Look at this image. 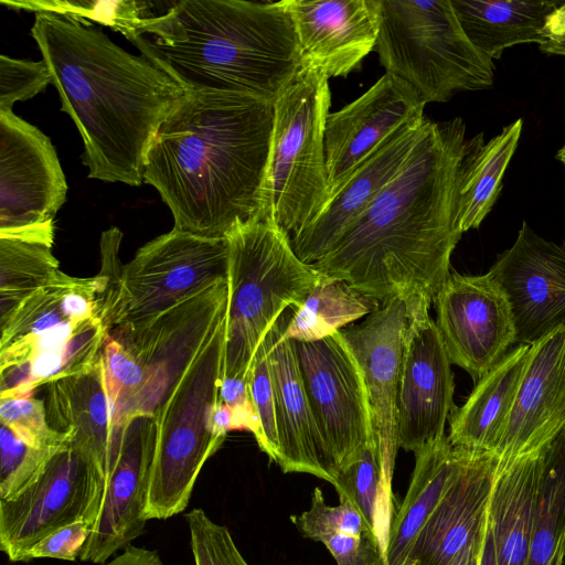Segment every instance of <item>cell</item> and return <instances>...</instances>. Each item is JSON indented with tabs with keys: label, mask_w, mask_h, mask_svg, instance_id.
Returning <instances> with one entry per match:
<instances>
[{
	"label": "cell",
	"mask_w": 565,
	"mask_h": 565,
	"mask_svg": "<svg viewBox=\"0 0 565 565\" xmlns=\"http://www.w3.org/2000/svg\"><path fill=\"white\" fill-rule=\"evenodd\" d=\"M466 147L461 118L428 120L401 170L312 267L381 306L397 298L406 307L431 305L462 235L457 200Z\"/></svg>",
	"instance_id": "obj_1"
},
{
	"label": "cell",
	"mask_w": 565,
	"mask_h": 565,
	"mask_svg": "<svg viewBox=\"0 0 565 565\" xmlns=\"http://www.w3.org/2000/svg\"><path fill=\"white\" fill-rule=\"evenodd\" d=\"M273 117V104L255 97L184 93L153 136L143 170L173 228L226 238L236 226L266 217Z\"/></svg>",
	"instance_id": "obj_2"
},
{
	"label": "cell",
	"mask_w": 565,
	"mask_h": 565,
	"mask_svg": "<svg viewBox=\"0 0 565 565\" xmlns=\"http://www.w3.org/2000/svg\"><path fill=\"white\" fill-rule=\"evenodd\" d=\"M31 34L61 110L83 139L88 178L141 185L150 142L183 89L143 55L73 17L38 12Z\"/></svg>",
	"instance_id": "obj_3"
},
{
	"label": "cell",
	"mask_w": 565,
	"mask_h": 565,
	"mask_svg": "<svg viewBox=\"0 0 565 565\" xmlns=\"http://www.w3.org/2000/svg\"><path fill=\"white\" fill-rule=\"evenodd\" d=\"M130 42L184 93L238 94L274 105L303 68L281 1H178L146 19Z\"/></svg>",
	"instance_id": "obj_4"
},
{
	"label": "cell",
	"mask_w": 565,
	"mask_h": 565,
	"mask_svg": "<svg viewBox=\"0 0 565 565\" xmlns=\"http://www.w3.org/2000/svg\"><path fill=\"white\" fill-rule=\"evenodd\" d=\"M227 308L223 377H246L255 353L280 316L298 308L321 279L295 253L290 235L257 217L227 236Z\"/></svg>",
	"instance_id": "obj_5"
},
{
	"label": "cell",
	"mask_w": 565,
	"mask_h": 565,
	"mask_svg": "<svg viewBox=\"0 0 565 565\" xmlns=\"http://www.w3.org/2000/svg\"><path fill=\"white\" fill-rule=\"evenodd\" d=\"M380 63L425 104L493 85L494 63L470 43L451 0H380Z\"/></svg>",
	"instance_id": "obj_6"
},
{
	"label": "cell",
	"mask_w": 565,
	"mask_h": 565,
	"mask_svg": "<svg viewBox=\"0 0 565 565\" xmlns=\"http://www.w3.org/2000/svg\"><path fill=\"white\" fill-rule=\"evenodd\" d=\"M225 319L156 412V449L146 520H166L189 503L206 460L223 444L211 424L223 377Z\"/></svg>",
	"instance_id": "obj_7"
},
{
	"label": "cell",
	"mask_w": 565,
	"mask_h": 565,
	"mask_svg": "<svg viewBox=\"0 0 565 565\" xmlns=\"http://www.w3.org/2000/svg\"><path fill=\"white\" fill-rule=\"evenodd\" d=\"M329 77L303 66L274 103L265 179V213L290 236L306 226L329 195L324 127Z\"/></svg>",
	"instance_id": "obj_8"
},
{
	"label": "cell",
	"mask_w": 565,
	"mask_h": 565,
	"mask_svg": "<svg viewBox=\"0 0 565 565\" xmlns=\"http://www.w3.org/2000/svg\"><path fill=\"white\" fill-rule=\"evenodd\" d=\"M226 238L172 228L140 247L122 267L105 322L109 330L159 313L220 279H227Z\"/></svg>",
	"instance_id": "obj_9"
},
{
	"label": "cell",
	"mask_w": 565,
	"mask_h": 565,
	"mask_svg": "<svg viewBox=\"0 0 565 565\" xmlns=\"http://www.w3.org/2000/svg\"><path fill=\"white\" fill-rule=\"evenodd\" d=\"M295 352L334 483L376 435L364 373L341 330Z\"/></svg>",
	"instance_id": "obj_10"
},
{
	"label": "cell",
	"mask_w": 565,
	"mask_h": 565,
	"mask_svg": "<svg viewBox=\"0 0 565 565\" xmlns=\"http://www.w3.org/2000/svg\"><path fill=\"white\" fill-rule=\"evenodd\" d=\"M226 308L227 279H220L159 313L109 330L145 373V390L135 417L154 416L224 319Z\"/></svg>",
	"instance_id": "obj_11"
},
{
	"label": "cell",
	"mask_w": 565,
	"mask_h": 565,
	"mask_svg": "<svg viewBox=\"0 0 565 565\" xmlns=\"http://www.w3.org/2000/svg\"><path fill=\"white\" fill-rule=\"evenodd\" d=\"M105 470L70 444L42 475L15 498L0 500V548L11 562L58 529L77 521L95 524L103 498Z\"/></svg>",
	"instance_id": "obj_12"
},
{
	"label": "cell",
	"mask_w": 565,
	"mask_h": 565,
	"mask_svg": "<svg viewBox=\"0 0 565 565\" xmlns=\"http://www.w3.org/2000/svg\"><path fill=\"white\" fill-rule=\"evenodd\" d=\"M156 436L151 416H136L114 428L100 509L81 561L103 565L143 533Z\"/></svg>",
	"instance_id": "obj_13"
},
{
	"label": "cell",
	"mask_w": 565,
	"mask_h": 565,
	"mask_svg": "<svg viewBox=\"0 0 565 565\" xmlns=\"http://www.w3.org/2000/svg\"><path fill=\"white\" fill-rule=\"evenodd\" d=\"M433 303L450 363L476 383L516 344L509 301L489 273H450Z\"/></svg>",
	"instance_id": "obj_14"
},
{
	"label": "cell",
	"mask_w": 565,
	"mask_h": 565,
	"mask_svg": "<svg viewBox=\"0 0 565 565\" xmlns=\"http://www.w3.org/2000/svg\"><path fill=\"white\" fill-rule=\"evenodd\" d=\"M429 307L424 302L406 307L397 428L398 447L413 452L446 436V422L456 407L451 363Z\"/></svg>",
	"instance_id": "obj_15"
},
{
	"label": "cell",
	"mask_w": 565,
	"mask_h": 565,
	"mask_svg": "<svg viewBox=\"0 0 565 565\" xmlns=\"http://www.w3.org/2000/svg\"><path fill=\"white\" fill-rule=\"evenodd\" d=\"M66 193L50 138L13 111L0 113V234L54 224Z\"/></svg>",
	"instance_id": "obj_16"
},
{
	"label": "cell",
	"mask_w": 565,
	"mask_h": 565,
	"mask_svg": "<svg viewBox=\"0 0 565 565\" xmlns=\"http://www.w3.org/2000/svg\"><path fill=\"white\" fill-rule=\"evenodd\" d=\"M488 273L507 296L516 344L532 345L565 327V241H547L523 221Z\"/></svg>",
	"instance_id": "obj_17"
},
{
	"label": "cell",
	"mask_w": 565,
	"mask_h": 565,
	"mask_svg": "<svg viewBox=\"0 0 565 565\" xmlns=\"http://www.w3.org/2000/svg\"><path fill=\"white\" fill-rule=\"evenodd\" d=\"M428 120L423 116L399 127L329 192L318 214L290 236L303 263L312 265L321 259L367 209L406 162Z\"/></svg>",
	"instance_id": "obj_18"
},
{
	"label": "cell",
	"mask_w": 565,
	"mask_h": 565,
	"mask_svg": "<svg viewBox=\"0 0 565 565\" xmlns=\"http://www.w3.org/2000/svg\"><path fill=\"white\" fill-rule=\"evenodd\" d=\"M425 105L408 83L385 73L355 100L329 113L324 127L329 192L399 127L423 117Z\"/></svg>",
	"instance_id": "obj_19"
},
{
	"label": "cell",
	"mask_w": 565,
	"mask_h": 565,
	"mask_svg": "<svg viewBox=\"0 0 565 565\" xmlns=\"http://www.w3.org/2000/svg\"><path fill=\"white\" fill-rule=\"evenodd\" d=\"M297 34L303 66L347 76L375 49L380 0H282Z\"/></svg>",
	"instance_id": "obj_20"
},
{
	"label": "cell",
	"mask_w": 565,
	"mask_h": 565,
	"mask_svg": "<svg viewBox=\"0 0 565 565\" xmlns=\"http://www.w3.org/2000/svg\"><path fill=\"white\" fill-rule=\"evenodd\" d=\"M498 458L468 450L418 534L407 565H450L486 532Z\"/></svg>",
	"instance_id": "obj_21"
},
{
	"label": "cell",
	"mask_w": 565,
	"mask_h": 565,
	"mask_svg": "<svg viewBox=\"0 0 565 565\" xmlns=\"http://www.w3.org/2000/svg\"><path fill=\"white\" fill-rule=\"evenodd\" d=\"M407 320L406 305L397 298L341 330L364 373L382 457L393 467L399 448L397 398Z\"/></svg>",
	"instance_id": "obj_22"
},
{
	"label": "cell",
	"mask_w": 565,
	"mask_h": 565,
	"mask_svg": "<svg viewBox=\"0 0 565 565\" xmlns=\"http://www.w3.org/2000/svg\"><path fill=\"white\" fill-rule=\"evenodd\" d=\"M565 424V327L533 343L515 402L494 451L504 462L531 451Z\"/></svg>",
	"instance_id": "obj_23"
},
{
	"label": "cell",
	"mask_w": 565,
	"mask_h": 565,
	"mask_svg": "<svg viewBox=\"0 0 565 565\" xmlns=\"http://www.w3.org/2000/svg\"><path fill=\"white\" fill-rule=\"evenodd\" d=\"M291 313L285 311L268 332L279 445L276 463L285 473H308L332 484L333 477L303 386L295 341L282 335Z\"/></svg>",
	"instance_id": "obj_24"
},
{
	"label": "cell",
	"mask_w": 565,
	"mask_h": 565,
	"mask_svg": "<svg viewBox=\"0 0 565 565\" xmlns=\"http://www.w3.org/2000/svg\"><path fill=\"white\" fill-rule=\"evenodd\" d=\"M109 334L102 318L68 322L26 342L0 350V371L17 394L86 371L100 358Z\"/></svg>",
	"instance_id": "obj_25"
},
{
	"label": "cell",
	"mask_w": 565,
	"mask_h": 565,
	"mask_svg": "<svg viewBox=\"0 0 565 565\" xmlns=\"http://www.w3.org/2000/svg\"><path fill=\"white\" fill-rule=\"evenodd\" d=\"M543 470V444L497 463L489 508L497 565H526Z\"/></svg>",
	"instance_id": "obj_26"
},
{
	"label": "cell",
	"mask_w": 565,
	"mask_h": 565,
	"mask_svg": "<svg viewBox=\"0 0 565 565\" xmlns=\"http://www.w3.org/2000/svg\"><path fill=\"white\" fill-rule=\"evenodd\" d=\"M44 404L50 425L106 470L114 422L103 353L86 371L46 384Z\"/></svg>",
	"instance_id": "obj_27"
},
{
	"label": "cell",
	"mask_w": 565,
	"mask_h": 565,
	"mask_svg": "<svg viewBox=\"0 0 565 565\" xmlns=\"http://www.w3.org/2000/svg\"><path fill=\"white\" fill-rule=\"evenodd\" d=\"M531 345L518 344L477 383L449 416L454 447L494 454L515 402Z\"/></svg>",
	"instance_id": "obj_28"
},
{
	"label": "cell",
	"mask_w": 565,
	"mask_h": 565,
	"mask_svg": "<svg viewBox=\"0 0 565 565\" xmlns=\"http://www.w3.org/2000/svg\"><path fill=\"white\" fill-rule=\"evenodd\" d=\"M104 277L78 278L60 270L0 324V350L26 342L57 326L103 318ZM106 323V322H105Z\"/></svg>",
	"instance_id": "obj_29"
},
{
	"label": "cell",
	"mask_w": 565,
	"mask_h": 565,
	"mask_svg": "<svg viewBox=\"0 0 565 565\" xmlns=\"http://www.w3.org/2000/svg\"><path fill=\"white\" fill-rule=\"evenodd\" d=\"M564 1L451 0L470 43L492 61L516 44L548 41V25Z\"/></svg>",
	"instance_id": "obj_30"
},
{
	"label": "cell",
	"mask_w": 565,
	"mask_h": 565,
	"mask_svg": "<svg viewBox=\"0 0 565 565\" xmlns=\"http://www.w3.org/2000/svg\"><path fill=\"white\" fill-rule=\"evenodd\" d=\"M467 449L447 436L414 452L415 467L394 516L383 565H407L415 541L460 467Z\"/></svg>",
	"instance_id": "obj_31"
},
{
	"label": "cell",
	"mask_w": 565,
	"mask_h": 565,
	"mask_svg": "<svg viewBox=\"0 0 565 565\" xmlns=\"http://www.w3.org/2000/svg\"><path fill=\"white\" fill-rule=\"evenodd\" d=\"M522 128L523 119L519 118L489 141H484L482 132L467 139L457 200V221L462 234L478 228L494 206Z\"/></svg>",
	"instance_id": "obj_32"
},
{
	"label": "cell",
	"mask_w": 565,
	"mask_h": 565,
	"mask_svg": "<svg viewBox=\"0 0 565 565\" xmlns=\"http://www.w3.org/2000/svg\"><path fill=\"white\" fill-rule=\"evenodd\" d=\"M394 467L382 457L377 437L371 439L332 484L340 501L350 502L364 519L384 554L398 507L392 489Z\"/></svg>",
	"instance_id": "obj_33"
},
{
	"label": "cell",
	"mask_w": 565,
	"mask_h": 565,
	"mask_svg": "<svg viewBox=\"0 0 565 565\" xmlns=\"http://www.w3.org/2000/svg\"><path fill=\"white\" fill-rule=\"evenodd\" d=\"M565 424L543 443V470L526 565H564Z\"/></svg>",
	"instance_id": "obj_34"
},
{
	"label": "cell",
	"mask_w": 565,
	"mask_h": 565,
	"mask_svg": "<svg viewBox=\"0 0 565 565\" xmlns=\"http://www.w3.org/2000/svg\"><path fill=\"white\" fill-rule=\"evenodd\" d=\"M54 237L0 234V324L60 271Z\"/></svg>",
	"instance_id": "obj_35"
},
{
	"label": "cell",
	"mask_w": 565,
	"mask_h": 565,
	"mask_svg": "<svg viewBox=\"0 0 565 565\" xmlns=\"http://www.w3.org/2000/svg\"><path fill=\"white\" fill-rule=\"evenodd\" d=\"M381 307L343 281L321 275L305 301L294 308L284 330V338L294 341H317L331 335Z\"/></svg>",
	"instance_id": "obj_36"
},
{
	"label": "cell",
	"mask_w": 565,
	"mask_h": 565,
	"mask_svg": "<svg viewBox=\"0 0 565 565\" xmlns=\"http://www.w3.org/2000/svg\"><path fill=\"white\" fill-rule=\"evenodd\" d=\"M2 4L19 10L53 12L73 17L82 22L89 21L120 32L129 41L137 36L146 19L153 17L151 3L147 1H65V0H2Z\"/></svg>",
	"instance_id": "obj_37"
},
{
	"label": "cell",
	"mask_w": 565,
	"mask_h": 565,
	"mask_svg": "<svg viewBox=\"0 0 565 565\" xmlns=\"http://www.w3.org/2000/svg\"><path fill=\"white\" fill-rule=\"evenodd\" d=\"M64 448L32 445L1 424L0 500L13 499L30 487L52 458Z\"/></svg>",
	"instance_id": "obj_38"
},
{
	"label": "cell",
	"mask_w": 565,
	"mask_h": 565,
	"mask_svg": "<svg viewBox=\"0 0 565 565\" xmlns=\"http://www.w3.org/2000/svg\"><path fill=\"white\" fill-rule=\"evenodd\" d=\"M103 361L115 428L135 417L146 377L135 358L109 334L103 348Z\"/></svg>",
	"instance_id": "obj_39"
},
{
	"label": "cell",
	"mask_w": 565,
	"mask_h": 565,
	"mask_svg": "<svg viewBox=\"0 0 565 565\" xmlns=\"http://www.w3.org/2000/svg\"><path fill=\"white\" fill-rule=\"evenodd\" d=\"M0 423L35 446L64 448L71 441L50 425L44 402L33 394L0 397Z\"/></svg>",
	"instance_id": "obj_40"
},
{
	"label": "cell",
	"mask_w": 565,
	"mask_h": 565,
	"mask_svg": "<svg viewBox=\"0 0 565 565\" xmlns=\"http://www.w3.org/2000/svg\"><path fill=\"white\" fill-rule=\"evenodd\" d=\"M290 520L302 536L317 542L335 533L372 536L364 519L350 502L328 505L320 488L313 490L310 508L301 514L291 515Z\"/></svg>",
	"instance_id": "obj_41"
},
{
	"label": "cell",
	"mask_w": 565,
	"mask_h": 565,
	"mask_svg": "<svg viewBox=\"0 0 565 565\" xmlns=\"http://www.w3.org/2000/svg\"><path fill=\"white\" fill-rule=\"evenodd\" d=\"M268 333L253 359L249 375L252 403L259 422V434L255 438L258 447L271 461L278 458V434L276 422L275 386L270 371Z\"/></svg>",
	"instance_id": "obj_42"
},
{
	"label": "cell",
	"mask_w": 565,
	"mask_h": 565,
	"mask_svg": "<svg viewBox=\"0 0 565 565\" xmlns=\"http://www.w3.org/2000/svg\"><path fill=\"white\" fill-rule=\"evenodd\" d=\"M195 565H249L230 530L214 522L202 509L185 514Z\"/></svg>",
	"instance_id": "obj_43"
},
{
	"label": "cell",
	"mask_w": 565,
	"mask_h": 565,
	"mask_svg": "<svg viewBox=\"0 0 565 565\" xmlns=\"http://www.w3.org/2000/svg\"><path fill=\"white\" fill-rule=\"evenodd\" d=\"M52 84L45 62L0 56V113L12 111L17 102L30 99Z\"/></svg>",
	"instance_id": "obj_44"
},
{
	"label": "cell",
	"mask_w": 565,
	"mask_h": 565,
	"mask_svg": "<svg viewBox=\"0 0 565 565\" xmlns=\"http://www.w3.org/2000/svg\"><path fill=\"white\" fill-rule=\"evenodd\" d=\"M93 527L94 523L86 520L65 525L30 548L25 553L23 562H30L34 558L75 561L79 558Z\"/></svg>",
	"instance_id": "obj_45"
},
{
	"label": "cell",
	"mask_w": 565,
	"mask_h": 565,
	"mask_svg": "<svg viewBox=\"0 0 565 565\" xmlns=\"http://www.w3.org/2000/svg\"><path fill=\"white\" fill-rule=\"evenodd\" d=\"M548 41L540 45L541 52L565 56V1L553 14L548 25Z\"/></svg>",
	"instance_id": "obj_46"
},
{
	"label": "cell",
	"mask_w": 565,
	"mask_h": 565,
	"mask_svg": "<svg viewBox=\"0 0 565 565\" xmlns=\"http://www.w3.org/2000/svg\"><path fill=\"white\" fill-rule=\"evenodd\" d=\"M104 565H164L161 557L150 553L120 555Z\"/></svg>",
	"instance_id": "obj_47"
},
{
	"label": "cell",
	"mask_w": 565,
	"mask_h": 565,
	"mask_svg": "<svg viewBox=\"0 0 565 565\" xmlns=\"http://www.w3.org/2000/svg\"><path fill=\"white\" fill-rule=\"evenodd\" d=\"M484 534L467 547L450 565H480Z\"/></svg>",
	"instance_id": "obj_48"
},
{
	"label": "cell",
	"mask_w": 565,
	"mask_h": 565,
	"mask_svg": "<svg viewBox=\"0 0 565 565\" xmlns=\"http://www.w3.org/2000/svg\"><path fill=\"white\" fill-rule=\"evenodd\" d=\"M480 565H497L494 545H493L491 531L488 525V521H487V530H486L484 540H483Z\"/></svg>",
	"instance_id": "obj_49"
},
{
	"label": "cell",
	"mask_w": 565,
	"mask_h": 565,
	"mask_svg": "<svg viewBox=\"0 0 565 565\" xmlns=\"http://www.w3.org/2000/svg\"><path fill=\"white\" fill-rule=\"evenodd\" d=\"M556 159L562 162V164L565 168V143L564 146L557 151Z\"/></svg>",
	"instance_id": "obj_50"
},
{
	"label": "cell",
	"mask_w": 565,
	"mask_h": 565,
	"mask_svg": "<svg viewBox=\"0 0 565 565\" xmlns=\"http://www.w3.org/2000/svg\"><path fill=\"white\" fill-rule=\"evenodd\" d=\"M564 565H565V561H564Z\"/></svg>",
	"instance_id": "obj_51"
}]
</instances>
